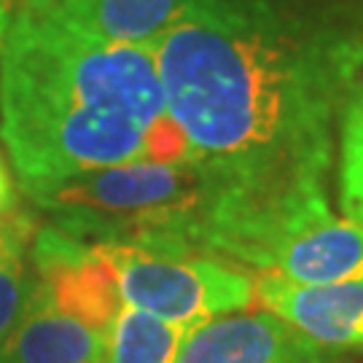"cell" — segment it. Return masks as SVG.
<instances>
[{
    "mask_svg": "<svg viewBox=\"0 0 363 363\" xmlns=\"http://www.w3.org/2000/svg\"><path fill=\"white\" fill-rule=\"evenodd\" d=\"M154 54L191 159L240 205L328 199L334 121L363 70L361 16L301 0H181Z\"/></svg>",
    "mask_w": 363,
    "mask_h": 363,
    "instance_id": "cell-1",
    "label": "cell"
},
{
    "mask_svg": "<svg viewBox=\"0 0 363 363\" xmlns=\"http://www.w3.org/2000/svg\"><path fill=\"white\" fill-rule=\"evenodd\" d=\"M154 49L16 13L0 52V135L27 196L91 169L148 159L167 118Z\"/></svg>",
    "mask_w": 363,
    "mask_h": 363,
    "instance_id": "cell-2",
    "label": "cell"
},
{
    "mask_svg": "<svg viewBox=\"0 0 363 363\" xmlns=\"http://www.w3.org/2000/svg\"><path fill=\"white\" fill-rule=\"evenodd\" d=\"M226 181L196 159L91 169L30 196L54 226L89 245L208 253L213 210Z\"/></svg>",
    "mask_w": 363,
    "mask_h": 363,
    "instance_id": "cell-3",
    "label": "cell"
},
{
    "mask_svg": "<svg viewBox=\"0 0 363 363\" xmlns=\"http://www.w3.org/2000/svg\"><path fill=\"white\" fill-rule=\"evenodd\" d=\"M118 277L121 301L186 331L256 298L253 277L199 250L100 245Z\"/></svg>",
    "mask_w": 363,
    "mask_h": 363,
    "instance_id": "cell-4",
    "label": "cell"
},
{
    "mask_svg": "<svg viewBox=\"0 0 363 363\" xmlns=\"http://www.w3.org/2000/svg\"><path fill=\"white\" fill-rule=\"evenodd\" d=\"M30 259L35 267L33 286L60 312L97 331H108L124 307L118 277L100 245L81 242L57 226L33 237Z\"/></svg>",
    "mask_w": 363,
    "mask_h": 363,
    "instance_id": "cell-5",
    "label": "cell"
},
{
    "mask_svg": "<svg viewBox=\"0 0 363 363\" xmlns=\"http://www.w3.org/2000/svg\"><path fill=\"white\" fill-rule=\"evenodd\" d=\"M334 352L261 310L232 312L196 325L175 363H337Z\"/></svg>",
    "mask_w": 363,
    "mask_h": 363,
    "instance_id": "cell-6",
    "label": "cell"
},
{
    "mask_svg": "<svg viewBox=\"0 0 363 363\" xmlns=\"http://www.w3.org/2000/svg\"><path fill=\"white\" fill-rule=\"evenodd\" d=\"M253 291L261 307L328 350H363V277L298 286L274 272H259Z\"/></svg>",
    "mask_w": 363,
    "mask_h": 363,
    "instance_id": "cell-7",
    "label": "cell"
},
{
    "mask_svg": "<svg viewBox=\"0 0 363 363\" xmlns=\"http://www.w3.org/2000/svg\"><path fill=\"white\" fill-rule=\"evenodd\" d=\"M108 331L60 312L40 291H30L25 312L0 345V363H105Z\"/></svg>",
    "mask_w": 363,
    "mask_h": 363,
    "instance_id": "cell-8",
    "label": "cell"
},
{
    "mask_svg": "<svg viewBox=\"0 0 363 363\" xmlns=\"http://www.w3.org/2000/svg\"><path fill=\"white\" fill-rule=\"evenodd\" d=\"M178 9L181 0H62L49 13L100 40L154 49Z\"/></svg>",
    "mask_w": 363,
    "mask_h": 363,
    "instance_id": "cell-9",
    "label": "cell"
},
{
    "mask_svg": "<svg viewBox=\"0 0 363 363\" xmlns=\"http://www.w3.org/2000/svg\"><path fill=\"white\" fill-rule=\"evenodd\" d=\"M191 331L135 307H121L108 328L105 363H175Z\"/></svg>",
    "mask_w": 363,
    "mask_h": 363,
    "instance_id": "cell-10",
    "label": "cell"
},
{
    "mask_svg": "<svg viewBox=\"0 0 363 363\" xmlns=\"http://www.w3.org/2000/svg\"><path fill=\"white\" fill-rule=\"evenodd\" d=\"M35 237V223L25 213L0 216V345L9 339L33 291L27 274V250Z\"/></svg>",
    "mask_w": 363,
    "mask_h": 363,
    "instance_id": "cell-11",
    "label": "cell"
},
{
    "mask_svg": "<svg viewBox=\"0 0 363 363\" xmlns=\"http://www.w3.org/2000/svg\"><path fill=\"white\" fill-rule=\"evenodd\" d=\"M339 205L345 218L363 223V81L352 91L339 143Z\"/></svg>",
    "mask_w": 363,
    "mask_h": 363,
    "instance_id": "cell-12",
    "label": "cell"
},
{
    "mask_svg": "<svg viewBox=\"0 0 363 363\" xmlns=\"http://www.w3.org/2000/svg\"><path fill=\"white\" fill-rule=\"evenodd\" d=\"M9 9H11V13L16 16V13H49L54 11L62 0H3Z\"/></svg>",
    "mask_w": 363,
    "mask_h": 363,
    "instance_id": "cell-13",
    "label": "cell"
},
{
    "mask_svg": "<svg viewBox=\"0 0 363 363\" xmlns=\"http://www.w3.org/2000/svg\"><path fill=\"white\" fill-rule=\"evenodd\" d=\"M13 208H16L13 186H11V178H9V169H6V164H3V167H0V216L11 213Z\"/></svg>",
    "mask_w": 363,
    "mask_h": 363,
    "instance_id": "cell-14",
    "label": "cell"
},
{
    "mask_svg": "<svg viewBox=\"0 0 363 363\" xmlns=\"http://www.w3.org/2000/svg\"><path fill=\"white\" fill-rule=\"evenodd\" d=\"M3 164H6V162H3V156H0V167H3Z\"/></svg>",
    "mask_w": 363,
    "mask_h": 363,
    "instance_id": "cell-15",
    "label": "cell"
}]
</instances>
